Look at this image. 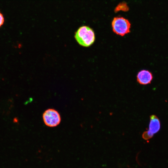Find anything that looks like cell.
Listing matches in <instances>:
<instances>
[{
  "mask_svg": "<svg viewBox=\"0 0 168 168\" xmlns=\"http://www.w3.org/2000/svg\"><path fill=\"white\" fill-rule=\"evenodd\" d=\"M75 38L81 45L88 47L94 43L95 36L94 31L91 28L83 26L79 27L75 33Z\"/></svg>",
  "mask_w": 168,
  "mask_h": 168,
  "instance_id": "1",
  "label": "cell"
},
{
  "mask_svg": "<svg viewBox=\"0 0 168 168\" xmlns=\"http://www.w3.org/2000/svg\"><path fill=\"white\" fill-rule=\"evenodd\" d=\"M112 26L113 32L121 36L130 32V23L128 20L123 17H114L112 22Z\"/></svg>",
  "mask_w": 168,
  "mask_h": 168,
  "instance_id": "2",
  "label": "cell"
},
{
  "mask_svg": "<svg viewBox=\"0 0 168 168\" xmlns=\"http://www.w3.org/2000/svg\"><path fill=\"white\" fill-rule=\"evenodd\" d=\"M43 119L45 124L51 127L57 126L61 121L59 113L53 109H49L45 110L43 114Z\"/></svg>",
  "mask_w": 168,
  "mask_h": 168,
  "instance_id": "3",
  "label": "cell"
},
{
  "mask_svg": "<svg viewBox=\"0 0 168 168\" xmlns=\"http://www.w3.org/2000/svg\"><path fill=\"white\" fill-rule=\"evenodd\" d=\"M153 79L152 73L148 70H142L137 75V81L141 85H146L151 83Z\"/></svg>",
  "mask_w": 168,
  "mask_h": 168,
  "instance_id": "4",
  "label": "cell"
},
{
  "mask_svg": "<svg viewBox=\"0 0 168 168\" xmlns=\"http://www.w3.org/2000/svg\"><path fill=\"white\" fill-rule=\"evenodd\" d=\"M150 121L148 130L153 134L157 133L161 128L160 121L158 117L155 115L150 116Z\"/></svg>",
  "mask_w": 168,
  "mask_h": 168,
  "instance_id": "5",
  "label": "cell"
},
{
  "mask_svg": "<svg viewBox=\"0 0 168 168\" xmlns=\"http://www.w3.org/2000/svg\"><path fill=\"white\" fill-rule=\"evenodd\" d=\"M128 7L126 3L122 2L119 3L115 9V12H118L119 11H127L128 10Z\"/></svg>",
  "mask_w": 168,
  "mask_h": 168,
  "instance_id": "6",
  "label": "cell"
},
{
  "mask_svg": "<svg viewBox=\"0 0 168 168\" xmlns=\"http://www.w3.org/2000/svg\"><path fill=\"white\" fill-rule=\"evenodd\" d=\"M153 135L154 134L148 130L143 133L142 137L145 140H147L153 137Z\"/></svg>",
  "mask_w": 168,
  "mask_h": 168,
  "instance_id": "7",
  "label": "cell"
},
{
  "mask_svg": "<svg viewBox=\"0 0 168 168\" xmlns=\"http://www.w3.org/2000/svg\"><path fill=\"white\" fill-rule=\"evenodd\" d=\"M4 19L2 14L0 13V27L3 24Z\"/></svg>",
  "mask_w": 168,
  "mask_h": 168,
  "instance_id": "8",
  "label": "cell"
}]
</instances>
